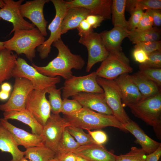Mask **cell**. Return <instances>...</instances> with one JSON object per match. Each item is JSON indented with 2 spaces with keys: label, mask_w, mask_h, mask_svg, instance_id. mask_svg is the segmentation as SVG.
Here are the masks:
<instances>
[{
  "label": "cell",
  "mask_w": 161,
  "mask_h": 161,
  "mask_svg": "<svg viewBox=\"0 0 161 161\" xmlns=\"http://www.w3.org/2000/svg\"><path fill=\"white\" fill-rule=\"evenodd\" d=\"M53 46L58 50L57 56L44 66H38L32 63V65L40 73L47 76H61L65 80L72 75V69H82L85 61L81 56L73 54L61 38L53 43Z\"/></svg>",
  "instance_id": "1"
},
{
  "label": "cell",
  "mask_w": 161,
  "mask_h": 161,
  "mask_svg": "<svg viewBox=\"0 0 161 161\" xmlns=\"http://www.w3.org/2000/svg\"><path fill=\"white\" fill-rule=\"evenodd\" d=\"M71 126L87 130L100 129L111 126L127 132L123 125L113 115L97 112L88 108L83 107L79 111L70 115L64 117Z\"/></svg>",
  "instance_id": "2"
},
{
  "label": "cell",
  "mask_w": 161,
  "mask_h": 161,
  "mask_svg": "<svg viewBox=\"0 0 161 161\" xmlns=\"http://www.w3.org/2000/svg\"><path fill=\"white\" fill-rule=\"evenodd\" d=\"M45 41V36L36 28L14 32L13 36L4 41L5 48L18 55L24 54L30 61L35 56L36 49Z\"/></svg>",
  "instance_id": "3"
},
{
  "label": "cell",
  "mask_w": 161,
  "mask_h": 161,
  "mask_svg": "<svg viewBox=\"0 0 161 161\" xmlns=\"http://www.w3.org/2000/svg\"><path fill=\"white\" fill-rule=\"evenodd\" d=\"M136 117L151 126L161 140V92L128 106Z\"/></svg>",
  "instance_id": "4"
},
{
  "label": "cell",
  "mask_w": 161,
  "mask_h": 161,
  "mask_svg": "<svg viewBox=\"0 0 161 161\" xmlns=\"http://www.w3.org/2000/svg\"><path fill=\"white\" fill-rule=\"evenodd\" d=\"M12 75L15 78L27 79L31 83L34 89H47L51 87H56V85L61 81L60 77H51L44 75L20 58H17Z\"/></svg>",
  "instance_id": "5"
},
{
  "label": "cell",
  "mask_w": 161,
  "mask_h": 161,
  "mask_svg": "<svg viewBox=\"0 0 161 161\" xmlns=\"http://www.w3.org/2000/svg\"><path fill=\"white\" fill-rule=\"evenodd\" d=\"M133 71L129 59L121 51L109 52L95 72L97 77L114 80L122 75Z\"/></svg>",
  "instance_id": "6"
},
{
  "label": "cell",
  "mask_w": 161,
  "mask_h": 161,
  "mask_svg": "<svg viewBox=\"0 0 161 161\" xmlns=\"http://www.w3.org/2000/svg\"><path fill=\"white\" fill-rule=\"evenodd\" d=\"M98 84L103 90L106 103L113 115L123 124L131 120L122 104L120 94L114 80H109L97 77Z\"/></svg>",
  "instance_id": "7"
},
{
  "label": "cell",
  "mask_w": 161,
  "mask_h": 161,
  "mask_svg": "<svg viewBox=\"0 0 161 161\" xmlns=\"http://www.w3.org/2000/svg\"><path fill=\"white\" fill-rule=\"evenodd\" d=\"M95 72L82 76L72 75L65 80L62 90L63 99L68 98L82 92L103 93L102 87L98 84Z\"/></svg>",
  "instance_id": "8"
},
{
  "label": "cell",
  "mask_w": 161,
  "mask_h": 161,
  "mask_svg": "<svg viewBox=\"0 0 161 161\" xmlns=\"http://www.w3.org/2000/svg\"><path fill=\"white\" fill-rule=\"evenodd\" d=\"M55 10V17L48 27L50 31L49 38L41 45L37 50L42 59L47 58L51 51V45L54 42L61 38V26L65 14L68 9L64 1L51 0Z\"/></svg>",
  "instance_id": "9"
},
{
  "label": "cell",
  "mask_w": 161,
  "mask_h": 161,
  "mask_svg": "<svg viewBox=\"0 0 161 161\" xmlns=\"http://www.w3.org/2000/svg\"><path fill=\"white\" fill-rule=\"evenodd\" d=\"M79 35L78 42L85 46L87 50L88 59L86 71L89 72L95 64L104 60L109 52L105 47L100 34L94 32L93 30Z\"/></svg>",
  "instance_id": "10"
},
{
  "label": "cell",
  "mask_w": 161,
  "mask_h": 161,
  "mask_svg": "<svg viewBox=\"0 0 161 161\" xmlns=\"http://www.w3.org/2000/svg\"><path fill=\"white\" fill-rule=\"evenodd\" d=\"M71 125L68 120L59 114H51L43 126L41 134L44 145L56 153L64 130Z\"/></svg>",
  "instance_id": "11"
},
{
  "label": "cell",
  "mask_w": 161,
  "mask_h": 161,
  "mask_svg": "<svg viewBox=\"0 0 161 161\" xmlns=\"http://www.w3.org/2000/svg\"><path fill=\"white\" fill-rule=\"evenodd\" d=\"M13 90L8 101L0 105V109L4 112L19 111L26 109L27 97L34 89L31 83L26 78H15Z\"/></svg>",
  "instance_id": "12"
},
{
  "label": "cell",
  "mask_w": 161,
  "mask_h": 161,
  "mask_svg": "<svg viewBox=\"0 0 161 161\" xmlns=\"http://www.w3.org/2000/svg\"><path fill=\"white\" fill-rule=\"evenodd\" d=\"M47 89H33L29 94L26 109L29 111L43 126L51 115V108L46 97Z\"/></svg>",
  "instance_id": "13"
},
{
  "label": "cell",
  "mask_w": 161,
  "mask_h": 161,
  "mask_svg": "<svg viewBox=\"0 0 161 161\" xmlns=\"http://www.w3.org/2000/svg\"><path fill=\"white\" fill-rule=\"evenodd\" d=\"M49 0L27 1L21 4L19 9L22 16L29 19L44 36L47 35L46 27L48 23L43 13L44 5Z\"/></svg>",
  "instance_id": "14"
},
{
  "label": "cell",
  "mask_w": 161,
  "mask_h": 161,
  "mask_svg": "<svg viewBox=\"0 0 161 161\" xmlns=\"http://www.w3.org/2000/svg\"><path fill=\"white\" fill-rule=\"evenodd\" d=\"M3 0L5 5L0 9V18L12 24L13 29L10 34L16 30H29L35 27L33 24L25 20L20 13L19 8L24 0Z\"/></svg>",
  "instance_id": "15"
},
{
  "label": "cell",
  "mask_w": 161,
  "mask_h": 161,
  "mask_svg": "<svg viewBox=\"0 0 161 161\" xmlns=\"http://www.w3.org/2000/svg\"><path fill=\"white\" fill-rule=\"evenodd\" d=\"M114 80L120 91L123 107L134 104L143 100L141 94L129 74L122 75Z\"/></svg>",
  "instance_id": "16"
},
{
  "label": "cell",
  "mask_w": 161,
  "mask_h": 161,
  "mask_svg": "<svg viewBox=\"0 0 161 161\" xmlns=\"http://www.w3.org/2000/svg\"><path fill=\"white\" fill-rule=\"evenodd\" d=\"M65 2L68 8L82 7L88 10L89 15L102 16L105 20L111 18L112 0H71Z\"/></svg>",
  "instance_id": "17"
},
{
  "label": "cell",
  "mask_w": 161,
  "mask_h": 161,
  "mask_svg": "<svg viewBox=\"0 0 161 161\" xmlns=\"http://www.w3.org/2000/svg\"><path fill=\"white\" fill-rule=\"evenodd\" d=\"M82 106L95 112L107 115H112L107 105L103 93L82 92L72 97Z\"/></svg>",
  "instance_id": "18"
},
{
  "label": "cell",
  "mask_w": 161,
  "mask_h": 161,
  "mask_svg": "<svg viewBox=\"0 0 161 161\" xmlns=\"http://www.w3.org/2000/svg\"><path fill=\"white\" fill-rule=\"evenodd\" d=\"M0 123L11 133L18 145H21L27 148L44 145L41 135L30 133L17 127L4 118L0 119Z\"/></svg>",
  "instance_id": "19"
},
{
  "label": "cell",
  "mask_w": 161,
  "mask_h": 161,
  "mask_svg": "<svg viewBox=\"0 0 161 161\" xmlns=\"http://www.w3.org/2000/svg\"><path fill=\"white\" fill-rule=\"evenodd\" d=\"M72 152L88 161H116V156L103 145L96 143L80 146Z\"/></svg>",
  "instance_id": "20"
},
{
  "label": "cell",
  "mask_w": 161,
  "mask_h": 161,
  "mask_svg": "<svg viewBox=\"0 0 161 161\" xmlns=\"http://www.w3.org/2000/svg\"><path fill=\"white\" fill-rule=\"evenodd\" d=\"M125 129L135 137V142L139 144L141 149L148 154L155 151L161 145V143L152 139L147 135L135 122L131 120L128 123L123 124Z\"/></svg>",
  "instance_id": "21"
},
{
  "label": "cell",
  "mask_w": 161,
  "mask_h": 161,
  "mask_svg": "<svg viewBox=\"0 0 161 161\" xmlns=\"http://www.w3.org/2000/svg\"><path fill=\"white\" fill-rule=\"evenodd\" d=\"M128 33L126 29L115 26L110 30H105L100 34L105 47L110 52L122 51V41L128 37Z\"/></svg>",
  "instance_id": "22"
},
{
  "label": "cell",
  "mask_w": 161,
  "mask_h": 161,
  "mask_svg": "<svg viewBox=\"0 0 161 161\" xmlns=\"http://www.w3.org/2000/svg\"><path fill=\"white\" fill-rule=\"evenodd\" d=\"M18 146L12 134L0 123V150L11 154L12 159L9 161H20L24 157V151Z\"/></svg>",
  "instance_id": "23"
},
{
  "label": "cell",
  "mask_w": 161,
  "mask_h": 161,
  "mask_svg": "<svg viewBox=\"0 0 161 161\" xmlns=\"http://www.w3.org/2000/svg\"><path fill=\"white\" fill-rule=\"evenodd\" d=\"M89 14V11L83 8H68L61 24V35L66 33L70 30L77 28L80 22Z\"/></svg>",
  "instance_id": "24"
},
{
  "label": "cell",
  "mask_w": 161,
  "mask_h": 161,
  "mask_svg": "<svg viewBox=\"0 0 161 161\" xmlns=\"http://www.w3.org/2000/svg\"><path fill=\"white\" fill-rule=\"evenodd\" d=\"M3 115L5 119L16 120L27 125L31 129L32 133L41 135L43 126L26 109L19 111L4 112L3 113Z\"/></svg>",
  "instance_id": "25"
},
{
  "label": "cell",
  "mask_w": 161,
  "mask_h": 161,
  "mask_svg": "<svg viewBox=\"0 0 161 161\" xmlns=\"http://www.w3.org/2000/svg\"><path fill=\"white\" fill-rule=\"evenodd\" d=\"M17 56L12 51L5 48L0 52V85L12 77Z\"/></svg>",
  "instance_id": "26"
},
{
  "label": "cell",
  "mask_w": 161,
  "mask_h": 161,
  "mask_svg": "<svg viewBox=\"0 0 161 161\" xmlns=\"http://www.w3.org/2000/svg\"><path fill=\"white\" fill-rule=\"evenodd\" d=\"M131 76L141 94L143 100L153 96L161 92V88L138 72Z\"/></svg>",
  "instance_id": "27"
},
{
  "label": "cell",
  "mask_w": 161,
  "mask_h": 161,
  "mask_svg": "<svg viewBox=\"0 0 161 161\" xmlns=\"http://www.w3.org/2000/svg\"><path fill=\"white\" fill-rule=\"evenodd\" d=\"M25 158L30 161H48L54 158L55 153L44 145L26 148Z\"/></svg>",
  "instance_id": "28"
},
{
  "label": "cell",
  "mask_w": 161,
  "mask_h": 161,
  "mask_svg": "<svg viewBox=\"0 0 161 161\" xmlns=\"http://www.w3.org/2000/svg\"><path fill=\"white\" fill-rule=\"evenodd\" d=\"M128 37L132 43L135 44L160 41L161 30L158 27H153L149 30L142 31L135 30L129 31Z\"/></svg>",
  "instance_id": "29"
},
{
  "label": "cell",
  "mask_w": 161,
  "mask_h": 161,
  "mask_svg": "<svg viewBox=\"0 0 161 161\" xmlns=\"http://www.w3.org/2000/svg\"><path fill=\"white\" fill-rule=\"evenodd\" d=\"M126 0H112L111 7V18L115 26L126 29L128 22L125 15Z\"/></svg>",
  "instance_id": "30"
},
{
  "label": "cell",
  "mask_w": 161,
  "mask_h": 161,
  "mask_svg": "<svg viewBox=\"0 0 161 161\" xmlns=\"http://www.w3.org/2000/svg\"><path fill=\"white\" fill-rule=\"evenodd\" d=\"M136 9L144 10H160L161 0H126L125 10L130 14Z\"/></svg>",
  "instance_id": "31"
},
{
  "label": "cell",
  "mask_w": 161,
  "mask_h": 161,
  "mask_svg": "<svg viewBox=\"0 0 161 161\" xmlns=\"http://www.w3.org/2000/svg\"><path fill=\"white\" fill-rule=\"evenodd\" d=\"M80 146L70 134L66 128L64 130L60 140L56 156H61L72 152Z\"/></svg>",
  "instance_id": "32"
},
{
  "label": "cell",
  "mask_w": 161,
  "mask_h": 161,
  "mask_svg": "<svg viewBox=\"0 0 161 161\" xmlns=\"http://www.w3.org/2000/svg\"><path fill=\"white\" fill-rule=\"evenodd\" d=\"M61 89L54 87L47 89V92L49 94L48 101L51 111L54 114H58L61 112L63 100L61 98Z\"/></svg>",
  "instance_id": "33"
},
{
  "label": "cell",
  "mask_w": 161,
  "mask_h": 161,
  "mask_svg": "<svg viewBox=\"0 0 161 161\" xmlns=\"http://www.w3.org/2000/svg\"><path fill=\"white\" fill-rule=\"evenodd\" d=\"M67 129L80 146L96 143L90 135L85 133L83 129L72 126H68Z\"/></svg>",
  "instance_id": "34"
},
{
  "label": "cell",
  "mask_w": 161,
  "mask_h": 161,
  "mask_svg": "<svg viewBox=\"0 0 161 161\" xmlns=\"http://www.w3.org/2000/svg\"><path fill=\"white\" fill-rule=\"evenodd\" d=\"M141 148L136 147H131L127 153L116 155V161H145L147 155Z\"/></svg>",
  "instance_id": "35"
},
{
  "label": "cell",
  "mask_w": 161,
  "mask_h": 161,
  "mask_svg": "<svg viewBox=\"0 0 161 161\" xmlns=\"http://www.w3.org/2000/svg\"><path fill=\"white\" fill-rule=\"evenodd\" d=\"M148 58L145 62L139 65L140 70L161 68V50H157L148 54Z\"/></svg>",
  "instance_id": "36"
},
{
  "label": "cell",
  "mask_w": 161,
  "mask_h": 161,
  "mask_svg": "<svg viewBox=\"0 0 161 161\" xmlns=\"http://www.w3.org/2000/svg\"><path fill=\"white\" fill-rule=\"evenodd\" d=\"M82 107L76 100L64 99L62 100L61 112L64 115H70L78 112Z\"/></svg>",
  "instance_id": "37"
},
{
  "label": "cell",
  "mask_w": 161,
  "mask_h": 161,
  "mask_svg": "<svg viewBox=\"0 0 161 161\" xmlns=\"http://www.w3.org/2000/svg\"><path fill=\"white\" fill-rule=\"evenodd\" d=\"M138 72L145 78L153 82L161 88V68L148 69L140 70Z\"/></svg>",
  "instance_id": "38"
},
{
  "label": "cell",
  "mask_w": 161,
  "mask_h": 161,
  "mask_svg": "<svg viewBox=\"0 0 161 161\" xmlns=\"http://www.w3.org/2000/svg\"><path fill=\"white\" fill-rule=\"evenodd\" d=\"M153 27L152 17L148 10H146L145 12H144L135 30L138 31H142L149 30Z\"/></svg>",
  "instance_id": "39"
},
{
  "label": "cell",
  "mask_w": 161,
  "mask_h": 161,
  "mask_svg": "<svg viewBox=\"0 0 161 161\" xmlns=\"http://www.w3.org/2000/svg\"><path fill=\"white\" fill-rule=\"evenodd\" d=\"M144 12L142 10L136 9L130 14L131 16L127 21L128 31H132L136 29Z\"/></svg>",
  "instance_id": "40"
},
{
  "label": "cell",
  "mask_w": 161,
  "mask_h": 161,
  "mask_svg": "<svg viewBox=\"0 0 161 161\" xmlns=\"http://www.w3.org/2000/svg\"><path fill=\"white\" fill-rule=\"evenodd\" d=\"M134 47L140 48L148 55L154 52L161 50V41L140 43L135 44Z\"/></svg>",
  "instance_id": "41"
},
{
  "label": "cell",
  "mask_w": 161,
  "mask_h": 161,
  "mask_svg": "<svg viewBox=\"0 0 161 161\" xmlns=\"http://www.w3.org/2000/svg\"><path fill=\"white\" fill-rule=\"evenodd\" d=\"M87 131L88 134L96 144L103 145L107 142L108 137L104 131L100 129H97L94 131L90 130Z\"/></svg>",
  "instance_id": "42"
},
{
  "label": "cell",
  "mask_w": 161,
  "mask_h": 161,
  "mask_svg": "<svg viewBox=\"0 0 161 161\" xmlns=\"http://www.w3.org/2000/svg\"><path fill=\"white\" fill-rule=\"evenodd\" d=\"M132 53L134 59L135 61L142 64L146 62L148 59V55L143 49L134 47Z\"/></svg>",
  "instance_id": "43"
},
{
  "label": "cell",
  "mask_w": 161,
  "mask_h": 161,
  "mask_svg": "<svg viewBox=\"0 0 161 161\" xmlns=\"http://www.w3.org/2000/svg\"><path fill=\"white\" fill-rule=\"evenodd\" d=\"M86 18L93 29L100 26L103 21L105 20L102 16L92 15H89Z\"/></svg>",
  "instance_id": "44"
},
{
  "label": "cell",
  "mask_w": 161,
  "mask_h": 161,
  "mask_svg": "<svg viewBox=\"0 0 161 161\" xmlns=\"http://www.w3.org/2000/svg\"><path fill=\"white\" fill-rule=\"evenodd\" d=\"M151 15L153 21L154 27H157L161 25V11L160 10H147Z\"/></svg>",
  "instance_id": "45"
},
{
  "label": "cell",
  "mask_w": 161,
  "mask_h": 161,
  "mask_svg": "<svg viewBox=\"0 0 161 161\" xmlns=\"http://www.w3.org/2000/svg\"><path fill=\"white\" fill-rule=\"evenodd\" d=\"M78 31V35L86 33L93 30L88 21L85 18L82 20L77 28Z\"/></svg>",
  "instance_id": "46"
},
{
  "label": "cell",
  "mask_w": 161,
  "mask_h": 161,
  "mask_svg": "<svg viewBox=\"0 0 161 161\" xmlns=\"http://www.w3.org/2000/svg\"><path fill=\"white\" fill-rule=\"evenodd\" d=\"M161 156V145L153 152L146 156L145 161H158Z\"/></svg>",
  "instance_id": "47"
},
{
  "label": "cell",
  "mask_w": 161,
  "mask_h": 161,
  "mask_svg": "<svg viewBox=\"0 0 161 161\" xmlns=\"http://www.w3.org/2000/svg\"><path fill=\"white\" fill-rule=\"evenodd\" d=\"M59 157L60 161H76V155L72 152H69Z\"/></svg>",
  "instance_id": "48"
},
{
  "label": "cell",
  "mask_w": 161,
  "mask_h": 161,
  "mask_svg": "<svg viewBox=\"0 0 161 161\" xmlns=\"http://www.w3.org/2000/svg\"><path fill=\"white\" fill-rule=\"evenodd\" d=\"M1 90L10 93L12 89L11 85L8 83L4 82L1 85Z\"/></svg>",
  "instance_id": "49"
},
{
  "label": "cell",
  "mask_w": 161,
  "mask_h": 161,
  "mask_svg": "<svg viewBox=\"0 0 161 161\" xmlns=\"http://www.w3.org/2000/svg\"><path fill=\"white\" fill-rule=\"evenodd\" d=\"M10 93L0 90V100L2 101L8 99L9 97Z\"/></svg>",
  "instance_id": "50"
},
{
  "label": "cell",
  "mask_w": 161,
  "mask_h": 161,
  "mask_svg": "<svg viewBox=\"0 0 161 161\" xmlns=\"http://www.w3.org/2000/svg\"><path fill=\"white\" fill-rule=\"evenodd\" d=\"M76 155V154H75ZM76 155V161H88L87 160L84 158L79 156Z\"/></svg>",
  "instance_id": "51"
},
{
  "label": "cell",
  "mask_w": 161,
  "mask_h": 161,
  "mask_svg": "<svg viewBox=\"0 0 161 161\" xmlns=\"http://www.w3.org/2000/svg\"><path fill=\"white\" fill-rule=\"evenodd\" d=\"M1 19L0 18V21ZM5 49L4 46V41H0V52L1 51Z\"/></svg>",
  "instance_id": "52"
},
{
  "label": "cell",
  "mask_w": 161,
  "mask_h": 161,
  "mask_svg": "<svg viewBox=\"0 0 161 161\" xmlns=\"http://www.w3.org/2000/svg\"><path fill=\"white\" fill-rule=\"evenodd\" d=\"M48 161H60V157L58 156H56L53 158Z\"/></svg>",
  "instance_id": "53"
},
{
  "label": "cell",
  "mask_w": 161,
  "mask_h": 161,
  "mask_svg": "<svg viewBox=\"0 0 161 161\" xmlns=\"http://www.w3.org/2000/svg\"><path fill=\"white\" fill-rule=\"evenodd\" d=\"M5 5V3L3 0H0V8H3Z\"/></svg>",
  "instance_id": "54"
},
{
  "label": "cell",
  "mask_w": 161,
  "mask_h": 161,
  "mask_svg": "<svg viewBox=\"0 0 161 161\" xmlns=\"http://www.w3.org/2000/svg\"><path fill=\"white\" fill-rule=\"evenodd\" d=\"M20 161H30L28 160L27 159L25 158L24 157H23Z\"/></svg>",
  "instance_id": "55"
}]
</instances>
